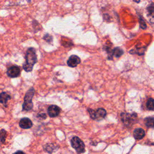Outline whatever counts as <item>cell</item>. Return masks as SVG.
Masks as SVG:
<instances>
[{
    "instance_id": "23",
    "label": "cell",
    "mask_w": 154,
    "mask_h": 154,
    "mask_svg": "<svg viewBox=\"0 0 154 154\" xmlns=\"http://www.w3.org/2000/svg\"><path fill=\"white\" fill-rule=\"evenodd\" d=\"M26 1H27L28 2H31V0H26Z\"/></svg>"
},
{
    "instance_id": "8",
    "label": "cell",
    "mask_w": 154,
    "mask_h": 154,
    "mask_svg": "<svg viewBox=\"0 0 154 154\" xmlns=\"http://www.w3.org/2000/svg\"><path fill=\"white\" fill-rule=\"evenodd\" d=\"M80 63H81L80 58L76 55H71L69 58V59L67 61V65L71 67H75L77 66Z\"/></svg>"
},
{
    "instance_id": "21",
    "label": "cell",
    "mask_w": 154,
    "mask_h": 154,
    "mask_svg": "<svg viewBox=\"0 0 154 154\" xmlns=\"http://www.w3.org/2000/svg\"><path fill=\"white\" fill-rule=\"evenodd\" d=\"M13 154H25V153L21 150H17L16 152H14Z\"/></svg>"
},
{
    "instance_id": "10",
    "label": "cell",
    "mask_w": 154,
    "mask_h": 154,
    "mask_svg": "<svg viewBox=\"0 0 154 154\" xmlns=\"http://www.w3.org/2000/svg\"><path fill=\"white\" fill-rule=\"evenodd\" d=\"M145 131L142 128H137L134 131V137L136 140H141L145 136Z\"/></svg>"
},
{
    "instance_id": "14",
    "label": "cell",
    "mask_w": 154,
    "mask_h": 154,
    "mask_svg": "<svg viewBox=\"0 0 154 154\" xmlns=\"http://www.w3.org/2000/svg\"><path fill=\"white\" fill-rule=\"evenodd\" d=\"M123 54V51L119 47H116L112 49V55L116 58H119Z\"/></svg>"
},
{
    "instance_id": "1",
    "label": "cell",
    "mask_w": 154,
    "mask_h": 154,
    "mask_svg": "<svg viewBox=\"0 0 154 154\" xmlns=\"http://www.w3.org/2000/svg\"><path fill=\"white\" fill-rule=\"evenodd\" d=\"M37 61V58L35 49L33 48H28L26 52L25 62L23 64V69L27 72L32 71Z\"/></svg>"
},
{
    "instance_id": "16",
    "label": "cell",
    "mask_w": 154,
    "mask_h": 154,
    "mask_svg": "<svg viewBox=\"0 0 154 154\" xmlns=\"http://www.w3.org/2000/svg\"><path fill=\"white\" fill-rule=\"evenodd\" d=\"M138 19H139V23H140V26L141 29H145L147 28V25L145 23V21L143 19V17L141 15H138Z\"/></svg>"
},
{
    "instance_id": "15",
    "label": "cell",
    "mask_w": 154,
    "mask_h": 154,
    "mask_svg": "<svg viewBox=\"0 0 154 154\" xmlns=\"http://www.w3.org/2000/svg\"><path fill=\"white\" fill-rule=\"evenodd\" d=\"M146 106L149 110H150V111L153 110V109H154V100L153 98L150 97L147 100V103H146Z\"/></svg>"
},
{
    "instance_id": "22",
    "label": "cell",
    "mask_w": 154,
    "mask_h": 154,
    "mask_svg": "<svg viewBox=\"0 0 154 154\" xmlns=\"http://www.w3.org/2000/svg\"><path fill=\"white\" fill-rule=\"evenodd\" d=\"M134 1H135V2H137V3H138V2H140V0H133Z\"/></svg>"
},
{
    "instance_id": "18",
    "label": "cell",
    "mask_w": 154,
    "mask_h": 154,
    "mask_svg": "<svg viewBox=\"0 0 154 154\" xmlns=\"http://www.w3.org/2000/svg\"><path fill=\"white\" fill-rule=\"evenodd\" d=\"M147 10L148 11V14L152 16H153V12H154V7H153V4L152 2L150 5H148L147 8Z\"/></svg>"
},
{
    "instance_id": "5",
    "label": "cell",
    "mask_w": 154,
    "mask_h": 154,
    "mask_svg": "<svg viewBox=\"0 0 154 154\" xmlns=\"http://www.w3.org/2000/svg\"><path fill=\"white\" fill-rule=\"evenodd\" d=\"M70 141L72 147L75 149L77 152L84 153L85 152V144L78 137H73Z\"/></svg>"
},
{
    "instance_id": "12",
    "label": "cell",
    "mask_w": 154,
    "mask_h": 154,
    "mask_svg": "<svg viewBox=\"0 0 154 154\" xmlns=\"http://www.w3.org/2000/svg\"><path fill=\"white\" fill-rule=\"evenodd\" d=\"M58 148V146H55L54 144H52V143H48L43 146L44 150L49 153L54 152V151L57 150Z\"/></svg>"
},
{
    "instance_id": "11",
    "label": "cell",
    "mask_w": 154,
    "mask_h": 154,
    "mask_svg": "<svg viewBox=\"0 0 154 154\" xmlns=\"http://www.w3.org/2000/svg\"><path fill=\"white\" fill-rule=\"evenodd\" d=\"M11 98L10 96L6 92H2L0 93V103L7 106V103L8 100Z\"/></svg>"
},
{
    "instance_id": "20",
    "label": "cell",
    "mask_w": 154,
    "mask_h": 154,
    "mask_svg": "<svg viewBox=\"0 0 154 154\" xmlns=\"http://www.w3.org/2000/svg\"><path fill=\"white\" fill-rule=\"evenodd\" d=\"M38 117L41 118L42 119H45L46 118V115L43 112V113H42V114H38Z\"/></svg>"
},
{
    "instance_id": "6",
    "label": "cell",
    "mask_w": 154,
    "mask_h": 154,
    "mask_svg": "<svg viewBox=\"0 0 154 154\" xmlns=\"http://www.w3.org/2000/svg\"><path fill=\"white\" fill-rule=\"evenodd\" d=\"M20 73V68L17 66H11L7 70V75L10 78H16L19 76Z\"/></svg>"
},
{
    "instance_id": "3",
    "label": "cell",
    "mask_w": 154,
    "mask_h": 154,
    "mask_svg": "<svg viewBox=\"0 0 154 154\" xmlns=\"http://www.w3.org/2000/svg\"><path fill=\"white\" fill-rule=\"evenodd\" d=\"M121 120L126 126H131L135 123L137 115L136 113L129 114L128 112H122L120 115Z\"/></svg>"
},
{
    "instance_id": "13",
    "label": "cell",
    "mask_w": 154,
    "mask_h": 154,
    "mask_svg": "<svg viewBox=\"0 0 154 154\" xmlns=\"http://www.w3.org/2000/svg\"><path fill=\"white\" fill-rule=\"evenodd\" d=\"M144 123L147 128H153L154 127V119L153 117H147L144 120Z\"/></svg>"
},
{
    "instance_id": "19",
    "label": "cell",
    "mask_w": 154,
    "mask_h": 154,
    "mask_svg": "<svg viewBox=\"0 0 154 154\" xmlns=\"http://www.w3.org/2000/svg\"><path fill=\"white\" fill-rule=\"evenodd\" d=\"M43 38L46 42H48V43H52V37L51 35H49V34H46L43 36Z\"/></svg>"
},
{
    "instance_id": "2",
    "label": "cell",
    "mask_w": 154,
    "mask_h": 154,
    "mask_svg": "<svg viewBox=\"0 0 154 154\" xmlns=\"http://www.w3.org/2000/svg\"><path fill=\"white\" fill-rule=\"evenodd\" d=\"M34 93H35V90L33 87H31L26 93L24 96L23 103L22 105L23 110L29 111L32 108L33 103H32V99L34 95Z\"/></svg>"
},
{
    "instance_id": "17",
    "label": "cell",
    "mask_w": 154,
    "mask_h": 154,
    "mask_svg": "<svg viewBox=\"0 0 154 154\" xmlns=\"http://www.w3.org/2000/svg\"><path fill=\"white\" fill-rule=\"evenodd\" d=\"M7 136V132L4 129H1L0 130V140L1 143H4L5 141Z\"/></svg>"
},
{
    "instance_id": "4",
    "label": "cell",
    "mask_w": 154,
    "mask_h": 154,
    "mask_svg": "<svg viewBox=\"0 0 154 154\" xmlns=\"http://www.w3.org/2000/svg\"><path fill=\"white\" fill-rule=\"evenodd\" d=\"M90 117L92 119L96 120H100L105 118L106 115V111L102 108H99L96 110H94L91 108H88L87 109Z\"/></svg>"
},
{
    "instance_id": "9",
    "label": "cell",
    "mask_w": 154,
    "mask_h": 154,
    "mask_svg": "<svg viewBox=\"0 0 154 154\" xmlns=\"http://www.w3.org/2000/svg\"><path fill=\"white\" fill-rule=\"evenodd\" d=\"M19 126L22 129H29L32 126V122L27 117H23L19 122Z\"/></svg>"
},
{
    "instance_id": "7",
    "label": "cell",
    "mask_w": 154,
    "mask_h": 154,
    "mask_svg": "<svg viewBox=\"0 0 154 154\" xmlns=\"http://www.w3.org/2000/svg\"><path fill=\"white\" fill-rule=\"evenodd\" d=\"M60 108L59 106L55 105H52L49 106L48 108V115L50 117H55L59 115L60 112Z\"/></svg>"
}]
</instances>
